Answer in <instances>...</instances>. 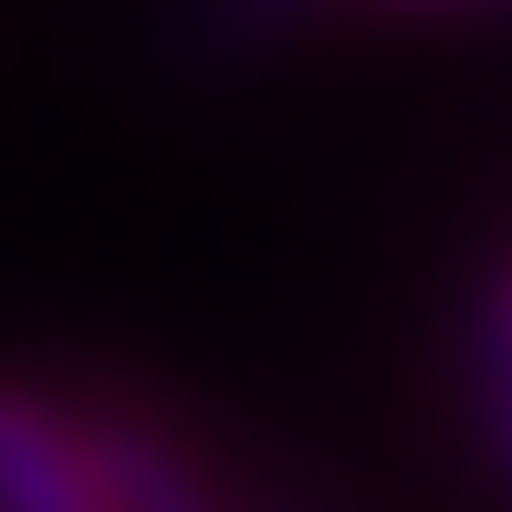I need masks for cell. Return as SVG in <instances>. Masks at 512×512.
Listing matches in <instances>:
<instances>
[{"mask_svg":"<svg viewBox=\"0 0 512 512\" xmlns=\"http://www.w3.org/2000/svg\"><path fill=\"white\" fill-rule=\"evenodd\" d=\"M460 398L471 408L512 398V251L471 283V304H460Z\"/></svg>","mask_w":512,"mask_h":512,"instance_id":"cell-3","label":"cell"},{"mask_svg":"<svg viewBox=\"0 0 512 512\" xmlns=\"http://www.w3.org/2000/svg\"><path fill=\"white\" fill-rule=\"evenodd\" d=\"M0 512H115L84 398L21 366H0Z\"/></svg>","mask_w":512,"mask_h":512,"instance_id":"cell-2","label":"cell"},{"mask_svg":"<svg viewBox=\"0 0 512 512\" xmlns=\"http://www.w3.org/2000/svg\"><path fill=\"white\" fill-rule=\"evenodd\" d=\"M471 439H481V460H492V481L512 492V398H492V408H471Z\"/></svg>","mask_w":512,"mask_h":512,"instance_id":"cell-4","label":"cell"},{"mask_svg":"<svg viewBox=\"0 0 512 512\" xmlns=\"http://www.w3.org/2000/svg\"><path fill=\"white\" fill-rule=\"evenodd\" d=\"M74 398L105 450L115 512H251V492L209 460V439L168 398H136V387H74Z\"/></svg>","mask_w":512,"mask_h":512,"instance_id":"cell-1","label":"cell"},{"mask_svg":"<svg viewBox=\"0 0 512 512\" xmlns=\"http://www.w3.org/2000/svg\"><path fill=\"white\" fill-rule=\"evenodd\" d=\"M345 11H481V0H345Z\"/></svg>","mask_w":512,"mask_h":512,"instance_id":"cell-5","label":"cell"}]
</instances>
